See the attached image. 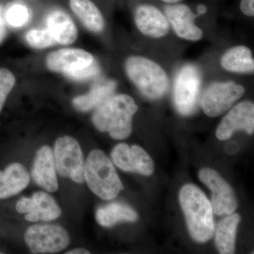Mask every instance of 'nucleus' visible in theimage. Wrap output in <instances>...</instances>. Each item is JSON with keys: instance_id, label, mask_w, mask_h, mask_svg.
<instances>
[{"instance_id": "19", "label": "nucleus", "mask_w": 254, "mask_h": 254, "mask_svg": "<svg viewBox=\"0 0 254 254\" xmlns=\"http://www.w3.org/2000/svg\"><path fill=\"white\" fill-rule=\"evenodd\" d=\"M73 12L87 29L100 33L105 27V20L98 6L91 0H70Z\"/></svg>"}, {"instance_id": "11", "label": "nucleus", "mask_w": 254, "mask_h": 254, "mask_svg": "<svg viewBox=\"0 0 254 254\" xmlns=\"http://www.w3.org/2000/svg\"><path fill=\"white\" fill-rule=\"evenodd\" d=\"M238 130H244L249 134L254 133V105L252 102H242L235 105L222 119L217 128L216 136L220 141H225Z\"/></svg>"}, {"instance_id": "12", "label": "nucleus", "mask_w": 254, "mask_h": 254, "mask_svg": "<svg viewBox=\"0 0 254 254\" xmlns=\"http://www.w3.org/2000/svg\"><path fill=\"white\" fill-rule=\"evenodd\" d=\"M165 16L179 37L190 41H198L203 37V32L195 25L196 15L186 4L168 5Z\"/></svg>"}, {"instance_id": "5", "label": "nucleus", "mask_w": 254, "mask_h": 254, "mask_svg": "<svg viewBox=\"0 0 254 254\" xmlns=\"http://www.w3.org/2000/svg\"><path fill=\"white\" fill-rule=\"evenodd\" d=\"M53 158L58 173L73 182H84V162L79 144L74 138L64 136L55 142Z\"/></svg>"}, {"instance_id": "10", "label": "nucleus", "mask_w": 254, "mask_h": 254, "mask_svg": "<svg viewBox=\"0 0 254 254\" xmlns=\"http://www.w3.org/2000/svg\"><path fill=\"white\" fill-rule=\"evenodd\" d=\"M18 213H26L25 219L29 222L51 221L61 215V209L55 200L45 192H37L31 198H22L16 203Z\"/></svg>"}, {"instance_id": "28", "label": "nucleus", "mask_w": 254, "mask_h": 254, "mask_svg": "<svg viewBox=\"0 0 254 254\" xmlns=\"http://www.w3.org/2000/svg\"><path fill=\"white\" fill-rule=\"evenodd\" d=\"M241 11L247 16H254V0H242L240 4Z\"/></svg>"}, {"instance_id": "7", "label": "nucleus", "mask_w": 254, "mask_h": 254, "mask_svg": "<svg viewBox=\"0 0 254 254\" xmlns=\"http://www.w3.org/2000/svg\"><path fill=\"white\" fill-rule=\"evenodd\" d=\"M201 77L198 68L187 64L177 75L174 89V100L179 113L189 115L194 111L199 94Z\"/></svg>"}, {"instance_id": "9", "label": "nucleus", "mask_w": 254, "mask_h": 254, "mask_svg": "<svg viewBox=\"0 0 254 254\" xmlns=\"http://www.w3.org/2000/svg\"><path fill=\"white\" fill-rule=\"evenodd\" d=\"M198 175L200 181L212 191L211 204L213 212L218 215L233 213L237 208V201L230 185L212 169H203Z\"/></svg>"}, {"instance_id": "1", "label": "nucleus", "mask_w": 254, "mask_h": 254, "mask_svg": "<svg viewBox=\"0 0 254 254\" xmlns=\"http://www.w3.org/2000/svg\"><path fill=\"white\" fill-rule=\"evenodd\" d=\"M138 109L129 95H114L97 108L93 125L99 131L109 133L114 139H125L131 134L132 119Z\"/></svg>"}, {"instance_id": "17", "label": "nucleus", "mask_w": 254, "mask_h": 254, "mask_svg": "<svg viewBox=\"0 0 254 254\" xmlns=\"http://www.w3.org/2000/svg\"><path fill=\"white\" fill-rule=\"evenodd\" d=\"M29 173L21 164L9 165L4 171H0V199L17 194L28 186Z\"/></svg>"}, {"instance_id": "6", "label": "nucleus", "mask_w": 254, "mask_h": 254, "mask_svg": "<svg viewBox=\"0 0 254 254\" xmlns=\"http://www.w3.org/2000/svg\"><path fill=\"white\" fill-rule=\"evenodd\" d=\"M25 242L33 254H56L69 244L64 227L55 225H35L25 232Z\"/></svg>"}, {"instance_id": "30", "label": "nucleus", "mask_w": 254, "mask_h": 254, "mask_svg": "<svg viewBox=\"0 0 254 254\" xmlns=\"http://www.w3.org/2000/svg\"><path fill=\"white\" fill-rule=\"evenodd\" d=\"M67 254H90V252L88 250H85V249H76V250H71L66 253Z\"/></svg>"}, {"instance_id": "20", "label": "nucleus", "mask_w": 254, "mask_h": 254, "mask_svg": "<svg viewBox=\"0 0 254 254\" xmlns=\"http://www.w3.org/2000/svg\"><path fill=\"white\" fill-rule=\"evenodd\" d=\"M221 66L230 72H254V60L252 51L246 46L232 48L222 56Z\"/></svg>"}, {"instance_id": "2", "label": "nucleus", "mask_w": 254, "mask_h": 254, "mask_svg": "<svg viewBox=\"0 0 254 254\" xmlns=\"http://www.w3.org/2000/svg\"><path fill=\"white\" fill-rule=\"evenodd\" d=\"M180 201L192 239L200 243L208 242L215 232L210 200L198 187L187 185L180 191Z\"/></svg>"}, {"instance_id": "32", "label": "nucleus", "mask_w": 254, "mask_h": 254, "mask_svg": "<svg viewBox=\"0 0 254 254\" xmlns=\"http://www.w3.org/2000/svg\"><path fill=\"white\" fill-rule=\"evenodd\" d=\"M164 2L168 3V4H176L177 2L182 1V0H162Z\"/></svg>"}, {"instance_id": "26", "label": "nucleus", "mask_w": 254, "mask_h": 254, "mask_svg": "<svg viewBox=\"0 0 254 254\" xmlns=\"http://www.w3.org/2000/svg\"><path fill=\"white\" fill-rule=\"evenodd\" d=\"M15 82L14 74L9 69L0 68V113L8 95L14 88Z\"/></svg>"}, {"instance_id": "23", "label": "nucleus", "mask_w": 254, "mask_h": 254, "mask_svg": "<svg viewBox=\"0 0 254 254\" xmlns=\"http://www.w3.org/2000/svg\"><path fill=\"white\" fill-rule=\"evenodd\" d=\"M125 172H131L150 176L154 172L153 160L143 148L138 145L130 147L127 155Z\"/></svg>"}, {"instance_id": "15", "label": "nucleus", "mask_w": 254, "mask_h": 254, "mask_svg": "<svg viewBox=\"0 0 254 254\" xmlns=\"http://www.w3.org/2000/svg\"><path fill=\"white\" fill-rule=\"evenodd\" d=\"M53 153L49 146L42 147L37 152L33 168L32 177L40 187L49 192H55L58 190Z\"/></svg>"}, {"instance_id": "31", "label": "nucleus", "mask_w": 254, "mask_h": 254, "mask_svg": "<svg viewBox=\"0 0 254 254\" xmlns=\"http://www.w3.org/2000/svg\"><path fill=\"white\" fill-rule=\"evenodd\" d=\"M207 11V8L205 7V6L203 4H200L198 7V14H205Z\"/></svg>"}, {"instance_id": "24", "label": "nucleus", "mask_w": 254, "mask_h": 254, "mask_svg": "<svg viewBox=\"0 0 254 254\" xmlns=\"http://www.w3.org/2000/svg\"><path fill=\"white\" fill-rule=\"evenodd\" d=\"M4 17L6 22L13 27H21L29 21L31 11L27 6L20 2L10 4L4 9Z\"/></svg>"}, {"instance_id": "22", "label": "nucleus", "mask_w": 254, "mask_h": 254, "mask_svg": "<svg viewBox=\"0 0 254 254\" xmlns=\"http://www.w3.org/2000/svg\"><path fill=\"white\" fill-rule=\"evenodd\" d=\"M138 218L136 212L128 205L113 203L98 208L96 220L103 227H112L120 222H134Z\"/></svg>"}, {"instance_id": "25", "label": "nucleus", "mask_w": 254, "mask_h": 254, "mask_svg": "<svg viewBox=\"0 0 254 254\" xmlns=\"http://www.w3.org/2000/svg\"><path fill=\"white\" fill-rule=\"evenodd\" d=\"M26 39L28 45L36 49H44L57 44L54 37L48 28L31 30L26 34Z\"/></svg>"}, {"instance_id": "13", "label": "nucleus", "mask_w": 254, "mask_h": 254, "mask_svg": "<svg viewBox=\"0 0 254 254\" xmlns=\"http://www.w3.org/2000/svg\"><path fill=\"white\" fill-rule=\"evenodd\" d=\"M95 61L93 55L81 49H62L53 52L46 60L48 68L66 75L89 66Z\"/></svg>"}, {"instance_id": "14", "label": "nucleus", "mask_w": 254, "mask_h": 254, "mask_svg": "<svg viewBox=\"0 0 254 254\" xmlns=\"http://www.w3.org/2000/svg\"><path fill=\"white\" fill-rule=\"evenodd\" d=\"M134 18L137 28L145 36L161 38L166 36L170 30V23L166 16L153 5L138 6Z\"/></svg>"}, {"instance_id": "21", "label": "nucleus", "mask_w": 254, "mask_h": 254, "mask_svg": "<svg viewBox=\"0 0 254 254\" xmlns=\"http://www.w3.org/2000/svg\"><path fill=\"white\" fill-rule=\"evenodd\" d=\"M240 220L238 214L232 213L218 224L215 235V244L220 254L235 253V237Z\"/></svg>"}, {"instance_id": "18", "label": "nucleus", "mask_w": 254, "mask_h": 254, "mask_svg": "<svg viewBox=\"0 0 254 254\" xmlns=\"http://www.w3.org/2000/svg\"><path fill=\"white\" fill-rule=\"evenodd\" d=\"M116 86V83L113 80L98 82L92 87L89 93L75 98L73 100V105L81 112H88L98 108L113 96Z\"/></svg>"}, {"instance_id": "8", "label": "nucleus", "mask_w": 254, "mask_h": 254, "mask_svg": "<svg viewBox=\"0 0 254 254\" xmlns=\"http://www.w3.org/2000/svg\"><path fill=\"white\" fill-rule=\"evenodd\" d=\"M245 93V88L235 82L213 83L203 95L202 108L207 116L216 118L230 109Z\"/></svg>"}, {"instance_id": "27", "label": "nucleus", "mask_w": 254, "mask_h": 254, "mask_svg": "<svg viewBox=\"0 0 254 254\" xmlns=\"http://www.w3.org/2000/svg\"><path fill=\"white\" fill-rule=\"evenodd\" d=\"M100 72V67L97 62H93L89 66L81 68L78 71H73L65 75L66 77L73 81H83L97 76Z\"/></svg>"}, {"instance_id": "4", "label": "nucleus", "mask_w": 254, "mask_h": 254, "mask_svg": "<svg viewBox=\"0 0 254 254\" xmlns=\"http://www.w3.org/2000/svg\"><path fill=\"white\" fill-rule=\"evenodd\" d=\"M125 68L128 78L146 98L159 99L168 91V75L155 62L143 57H130Z\"/></svg>"}, {"instance_id": "29", "label": "nucleus", "mask_w": 254, "mask_h": 254, "mask_svg": "<svg viewBox=\"0 0 254 254\" xmlns=\"http://www.w3.org/2000/svg\"><path fill=\"white\" fill-rule=\"evenodd\" d=\"M6 34V20L4 17V9L0 4V44L4 41Z\"/></svg>"}, {"instance_id": "3", "label": "nucleus", "mask_w": 254, "mask_h": 254, "mask_svg": "<svg viewBox=\"0 0 254 254\" xmlns=\"http://www.w3.org/2000/svg\"><path fill=\"white\" fill-rule=\"evenodd\" d=\"M84 180L88 188L103 200H112L123 190L113 163L100 150L88 155L84 164Z\"/></svg>"}, {"instance_id": "16", "label": "nucleus", "mask_w": 254, "mask_h": 254, "mask_svg": "<svg viewBox=\"0 0 254 254\" xmlns=\"http://www.w3.org/2000/svg\"><path fill=\"white\" fill-rule=\"evenodd\" d=\"M47 28L54 37L57 43L71 44L77 38L76 26L71 17L63 10L55 9L47 16Z\"/></svg>"}]
</instances>
